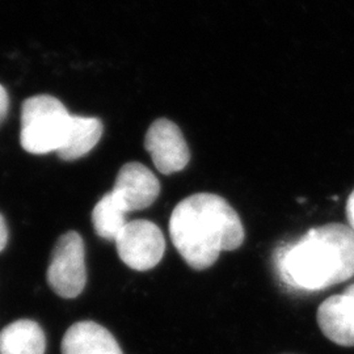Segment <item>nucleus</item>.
Returning <instances> with one entry per match:
<instances>
[{"instance_id":"nucleus-1","label":"nucleus","mask_w":354,"mask_h":354,"mask_svg":"<svg viewBox=\"0 0 354 354\" xmlns=\"http://www.w3.org/2000/svg\"><path fill=\"white\" fill-rule=\"evenodd\" d=\"M279 277L286 286L324 290L354 276V231L342 223L311 228L298 241L273 254Z\"/></svg>"},{"instance_id":"nucleus-12","label":"nucleus","mask_w":354,"mask_h":354,"mask_svg":"<svg viewBox=\"0 0 354 354\" xmlns=\"http://www.w3.org/2000/svg\"><path fill=\"white\" fill-rule=\"evenodd\" d=\"M127 212L112 192L106 193L92 212V225L96 234L105 241H115L127 226Z\"/></svg>"},{"instance_id":"nucleus-6","label":"nucleus","mask_w":354,"mask_h":354,"mask_svg":"<svg viewBox=\"0 0 354 354\" xmlns=\"http://www.w3.org/2000/svg\"><path fill=\"white\" fill-rule=\"evenodd\" d=\"M145 149L150 153L156 169L163 175L176 174L189 163L187 140L176 124L167 118L152 122L145 137Z\"/></svg>"},{"instance_id":"nucleus-13","label":"nucleus","mask_w":354,"mask_h":354,"mask_svg":"<svg viewBox=\"0 0 354 354\" xmlns=\"http://www.w3.org/2000/svg\"><path fill=\"white\" fill-rule=\"evenodd\" d=\"M8 106H10L8 93H7L6 88L0 84V125L3 124L4 118L7 117V113H8Z\"/></svg>"},{"instance_id":"nucleus-2","label":"nucleus","mask_w":354,"mask_h":354,"mask_svg":"<svg viewBox=\"0 0 354 354\" xmlns=\"http://www.w3.org/2000/svg\"><path fill=\"white\" fill-rule=\"evenodd\" d=\"M169 235L184 261L196 270L207 269L222 251L244 241L238 213L218 194L197 193L178 203L169 219Z\"/></svg>"},{"instance_id":"nucleus-14","label":"nucleus","mask_w":354,"mask_h":354,"mask_svg":"<svg viewBox=\"0 0 354 354\" xmlns=\"http://www.w3.org/2000/svg\"><path fill=\"white\" fill-rule=\"evenodd\" d=\"M8 241V230L3 215L0 214V252L6 248Z\"/></svg>"},{"instance_id":"nucleus-3","label":"nucleus","mask_w":354,"mask_h":354,"mask_svg":"<svg viewBox=\"0 0 354 354\" xmlns=\"http://www.w3.org/2000/svg\"><path fill=\"white\" fill-rule=\"evenodd\" d=\"M73 114L49 95L26 99L21 108L20 142L26 152L46 155L62 147Z\"/></svg>"},{"instance_id":"nucleus-7","label":"nucleus","mask_w":354,"mask_h":354,"mask_svg":"<svg viewBox=\"0 0 354 354\" xmlns=\"http://www.w3.org/2000/svg\"><path fill=\"white\" fill-rule=\"evenodd\" d=\"M112 193L130 213L146 209L155 203L160 193V184L147 167L131 162L120 169Z\"/></svg>"},{"instance_id":"nucleus-15","label":"nucleus","mask_w":354,"mask_h":354,"mask_svg":"<svg viewBox=\"0 0 354 354\" xmlns=\"http://www.w3.org/2000/svg\"><path fill=\"white\" fill-rule=\"evenodd\" d=\"M346 216L349 221V227L354 231V190L351 193L346 203Z\"/></svg>"},{"instance_id":"nucleus-5","label":"nucleus","mask_w":354,"mask_h":354,"mask_svg":"<svg viewBox=\"0 0 354 354\" xmlns=\"http://www.w3.org/2000/svg\"><path fill=\"white\" fill-rule=\"evenodd\" d=\"M120 259L134 270H150L158 266L165 252L163 232L155 223L137 219L127 223L115 239Z\"/></svg>"},{"instance_id":"nucleus-11","label":"nucleus","mask_w":354,"mask_h":354,"mask_svg":"<svg viewBox=\"0 0 354 354\" xmlns=\"http://www.w3.org/2000/svg\"><path fill=\"white\" fill-rule=\"evenodd\" d=\"M102 124L99 118L73 115L62 147L57 152L62 160H76L86 156L100 140Z\"/></svg>"},{"instance_id":"nucleus-4","label":"nucleus","mask_w":354,"mask_h":354,"mask_svg":"<svg viewBox=\"0 0 354 354\" xmlns=\"http://www.w3.org/2000/svg\"><path fill=\"white\" fill-rule=\"evenodd\" d=\"M48 283L51 290L66 299L76 298L86 288V248L75 231L64 234L54 245L48 268Z\"/></svg>"},{"instance_id":"nucleus-9","label":"nucleus","mask_w":354,"mask_h":354,"mask_svg":"<svg viewBox=\"0 0 354 354\" xmlns=\"http://www.w3.org/2000/svg\"><path fill=\"white\" fill-rule=\"evenodd\" d=\"M62 354H124L113 335L100 324L86 320L64 333Z\"/></svg>"},{"instance_id":"nucleus-16","label":"nucleus","mask_w":354,"mask_h":354,"mask_svg":"<svg viewBox=\"0 0 354 354\" xmlns=\"http://www.w3.org/2000/svg\"><path fill=\"white\" fill-rule=\"evenodd\" d=\"M346 295H349V297H352L354 299V283H352L351 286H348L346 289H345V291H344Z\"/></svg>"},{"instance_id":"nucleus-8","label":"nucleus","mask_w":354,"mask_h":354,"mask_svg":"<svg viewBox=\"0 0 354 354\" xmlns=\"http://www.w3.org/2000/svg\"><path fill=\"white\" fill-rule=\"evenodd\" d=\"M317 326L323 335L342 346H354V299L342 292L317 308Z\"/></svg>"},{"instance_id":"nucleus-10","label":"nucleus","mask_w":354,"mask_h":354,"mask_svg":"<svg viewBox=\"0 0 354 354\" xmlns=\"http://www.w3.org/2000/svg\"><path fill=\"white\" fill-rule=\"evenodd\" d=\"M46 337L29 319L16 320L0 332V354H45Z\"/></svg>"}]
</instances>
